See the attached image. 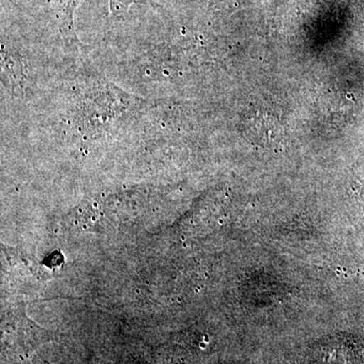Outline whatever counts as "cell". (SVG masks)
Returning a JSON list of instances; mask_svg holds the SVG:
<instances>
[{"label":"cell","instance_id":"1","mask_svg":"<svg viewBox=\"0 0 364 364\" xmlns=\"http://www.w3.org/2000/svg\"><path fill=\"white\" fill-rule=\"evenodd\" d=\"M253 124H249L247 126L248 136H253V138L257 139V142L263 143H279L280 138L282 136V128L280 124L275 119H253Z\"/></svg>","mask_w":364,"mask_h":364}]
</instances>
